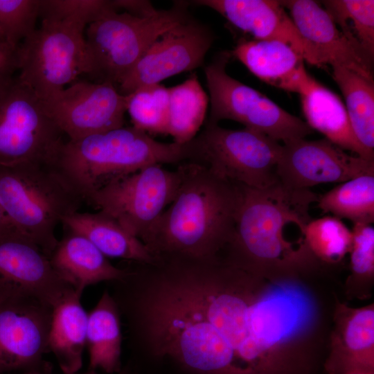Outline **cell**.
<instances>
[{"label":"cell","mask_w":374,"mask_h":374,"mask_svg":"<svg viewBox=\"0 0 374 374\" xmlns=\"http://www.w3.org/2000/svg\"><path fill=\"white\" fill-rule=\"evenodd\" d=\"M323 213H332L353 224L374 222V174L363 175L346 181L318 197Z\"/></svg>","instance_id":"obj_29"},{"label":"cell","mask_w":374,"mask_h":374,"mask_svg":"<svg viewBox=\"0 0 374 374\" xmlns=\"http://www.w3.org/2000/svg\"><path fill=\"white\" fill-rule=\"evenodd\" d=\"M125 96L132 127L147 134H168V88L160 83L148 84Z\"/></svg>","instance_id":"obj_30"},{"label":"cell","mask_w":374,"mask_h":374,"mask_svg":"<svg viewBox=\"0 0 374 374\" xmlns=\"http://www.w3.org/2000/svg\"><path fill=\"white\" fill-rule=\"evenodd\" d=\"M230 57L229 53H221L204 68L211 104L206 122L218 124L224 119L235 121L283 143L305 139L313 132L306 122L230 76L226 71Z\"/></svg>","instance_id":"obj_9"},{"label":"cell","mask_w":374,"mask_h":374,"mask_svg":"<svg viewBox=\"0 0 374 374\" xmlns=\"http://www.w3.org/2000/svg\"><path fill=\"white\" fill-rule=\"evenodd\" d=\"M177 166L182 179L176 195L141 241L152 256H217L232 235L240 184L220 177L200 163Z\"/></svg>","instance_id":"obj_3"},{"label":"cell","mask_w":374,"mask_h":374,"mask_svg":"<svg viewBox=\"0 0 374 374\" xmlns=\"http://www.w3.org/2000/svg\"><path fill=\"white\" fill-rule=\"evenodd\" d=\"M21 374H51V373H21ZM74 374H101L100 373H98L97 371H93V370H88L86 372H84V373H74ZM117 374H125V373L121 370L119 373H118Z\"/></svg>","instance_id":"obj_37"},{"label":"cell","mask_w":374,"mask_h":374,"mask_svg":"<svg viewBox=\"0 0 374 374\" xmlns=\"http://www.w3.org/2000/svg\"><path fill=\"white\" fill-rule=\"evenodd\" d=\"M72 289L55 271L49 256L28 238L0 237V301L29 298L54 308Z\"/></svg>","instance_id":"obj_16"},{"label":"cell","mask_w":374,"mask_h":374,"mask_svg":"<svg viewBox=\"0 0 374 374\" xmlns=\"http://www.w3.org/2000/svg\"><path fill=\"white\" fill-rule=\"evenodd\" d=\"M42 102L69 140L122 127L127 112L125 95L109 82L75 80Z\"/></svg>","instance_id":"obj_13"},{"label":"cell","mask_w":374,"mask_h":374,"mask_svg":"<svg viewBox=\"0 0 374 374\" xmlns=\"http://www.w3.org/2000/svg\"><path fill=\"white\" fill-rule=\"evenodd\" d=\"M196 159L223 179L254 188L278 181L280 143L248 128L230 130L205 123L195 138Z\"/></svg>","instance_id":"obj_10"},{"label":"cell","mask_w":374,"mask_h":374,"mask_svg":"<svg viewBox=\"0 0 374 374\" xmlns=\"http://www.w3.org/2000/svg\"><path fill=\"white\" fill-rule=\"evenodd\" d=\"M182 179L175 170L153 164L93 193L90 203L140 240L174 199Z\"/></svg>","instance_id":"obj_11"},{"label":"cell","mask_w":374,"mask_h":374,"mask_svg":"<svg viewBox=\"0 0 374 374\" xmlns=\"http://www.w3.org/2000/svg\"><path fill=\"white\" fill-rule=\"evenodd\" d=\"M232 54L259 79L288 91L304 94L316 81L306 71L303 57L278 40H244Z\"/></svg>","instance_id":"obj_20"},{"label":"cell","mask_w":374,"mask_h":374,"mask_svg":"<svg viewBox=\"0 0 374 374\" xmlns=\"http://www.w3.org/2000/svg\"><path fill=\"white\" fill-rule=\"evenodd\" d=\"M214 37L197 21L189 19L162 34L118 83L127 95L137 88L201 66Z\"/></svg>","instance_id":"obj_14"},{"label":"cell","mask_w":374,"mask_h":374,"mask_svg":"<svg viewBox=\"0 0 374 374\" xmlns=\"http://www.w3.org/2000/svg\"><path fill=\"white\" fill-rule=\"evenodd\" d=\"M85 26L42 19L18 48L17 78L44 100L84 74Z\"/></svg>","instance_id":"obj_8"},{"label":"cell","mask_w":374,"mask_h":374,"mask_svg":"<svg viewBox=\"0 0 374 374\" xmlns=\"http://www.w3.org/2000/svg\"><path fill=\"white\" fill-rule=\"evenodd\" d=\"M56 161L0 167L1 208L15 227L48 256L58 242V224L85 202Z\"/></svg>","instance_id":"obj_5"},{"label":"cell","mask_w":374,"mask_h":374,"mask_svg":"<svg viewBox=\"0 0 374 374\" xmlns=\"http://www.w3.org/2000/svg\"><path fill=\"white\" fill-rule=\"evenodd\" d=\"M331 67L332 78L345 99L353 133L359 143L374 154L373 80L341 66Z\"/></svg>","instance_id":"obj_26"},{"label":"cell","mask_w":374,"mask_h":374,"mask_svg":"<svg viewBox=\"0 0 374 374\" xmlns=\"http://www.w3.org/2000/svg\"><path fill=\"white\" fill-rule=\"evenodd\" d=\"M240 201L232 235L222 256L250 271H292L312 267L305 230L318 196L287 188L278 181L265 188L240 184Z\"/></svg>","instance_id":"obj_2"},{"label":"cell","mask_w":374,"mask_h":374,"mask_svg":"<svg viewBox=\"0 0 374 374\" xmlns=\"http://www.w3.org/2000/svg\"><path fill=\"white\" fill-rule=\"evenodd\" d=\"M307 247L317 260L337 263L350 253L353 232L343 222L334 216L312 219L306 225Z\"/></svg>","instance_id":"obj_31"},{"label":"cell","mask_w":374,"mask_h":374,"mask_svg":"<svg viewBox=\"0 0 374 374\" xmlns=\"http://www.w3.org/2000/svg\"><path fill=\"white\" fill-rule=\"evenodd\" d=\"M122 321L116 303L108 289L88 312L86 348L88 370L117 374L121 370Z\"/></svg>","instance_id":"obj_24"},{"label":"cell","mask_w":374,"mask_h":374,"mask_svg":"<svg viewBox=\"0 0 374 374\" xmlns=\"http://www.w3.org/2000/svg\"><path fill=\"white\" fill-rule=\"evenodd\" d=\"M306 123L323 134L327 140L363 159L374 161L357 141L352 130L345 105L333 91L316 80L309 91L300 95Z\"/></svg>","instance_id":"obj_23"},{"label":"cell","mask_w":374,"mask_h":374,"mask_svg":"<svg viewBox=\"0 0 374 374\" xmlns=\"http://www.w3.org/2000/svg\"><path fill=\"white\" fill-rule=\"evenodd\" d=\"M192 3L215 10L254 39L284 42L309 64L326 66L316 49L301 35L280 1L199 0Z\"/></svg>","instance_id":"obj_17"},{"label":"cell","mask_w":374,"mask_h":374,"mask_svg":"<svg viewBox=\"0 0 374 374\" xmlns=\"http://www.w3.org/2000/svg\"><path fill=\"white\" fill-rule=\"evenodd\" d=\"M344 374H374V370H368V371H355L348 372Z\"/></svg>","instance_id":"obj_38"},{"label":"cell","mask_w":374,"mask_h":374,"mask_svg":"<svg viewBox=\"0 0 374 374\" xmlns=\"http://www.w3.org/2000/svg\"><path fill=\"white\" fill-rule=\"evenodd\" d=\"M18 70V49L0 46V83L13 77Z\"/></svg>","instance_id":"obj_35"},{"label":"cell","mask_w":374,"mask_h":374,"mask_svg":"<svg viewBox=\"0 0 374 374\" xmlns=\"http://www.w3.org/2000/svg\"><path fill=\"white\" fill-rule=\"evenodd\" d=\"M195 155L194 139L163 143L131 126L69 140L56 163L87 202L95 192L148 166L193 162Z\"/></svg>","instance_id":"obj_4"},{"label":"cell","mask_w":374,"mask_h":374,"mask_svg":"<svg viewBox=\"0 0 374 374\" xmlns=\"http://www.w3.org/2000/svg\"><path fill=\"white\" fill-rule=\"evenodd\" d=\"M53 311L34 299L0 301V374L51 373L45 355Z\"/></svg>","instance_id":"obj_12"},{"label":"cell","mask_w":374,"mask_h":374,"mask_svg":"<svg viewBox=\"0 0 374 374\" xmlns=\"http://www.w3.org/2000/svg\"><path fill=\"white\" fill-rule=\"evenodd\" d=\"M65 229L80 234L106 257L149 262L152 256L143 243L107 214L76 212L65 217Z\"/></svg>","instance_id":"obj_25"},{"label":"cell","mask_w":374,"mask_h":374,"mask_svg":"<svg viewBox=\"0 0 374 374\" xmlns=\"http://www.w3.org/2000/svg\"><path fill=\"white\" fill-rule=\"evenodd\" d=\"M168 89V134L175 143H186L203 125L209 99L195 73Z\"/></svg>","instance_id":"obj_27"},{"label":"cell","mask_w":374,"mask_h":374,"mask_svg":"<svg viewBox=\"0 0 374 374\" xmlns=\"http://www.w3.org/2000/svg\"><path fill=\"white\" fill-rule=\"evenodd\" d=\"M331 352L325 368L329 374L374 370V305L352 308L338 303Z\"/></svg>","instance_id":"obj_19"},{"label":"cell","mask_w":374,"mask_h":374,"mask_svg":"<svg viewBox=\"0 0 374 374\" xmlns=\"http://www.w3.org/2000/svg\"><path fill=\"white\" fill-rule=\"evenodd\" d=\"M221 256H159L141 267L124 305L142 374H289L285 345L301 323L288 293Z\"/></svg>","instance_id":"obj_1"},{"label":"cell","mask_w":374,"mask_h":374,"mask_svg":"<svg viewBox=\"0 0 374 374\" xmlns=\"http://www.w3.org/2000/svg\"><path fill=\"white\" fill-rule=\"evenodd\" d=\"M352 232V276L359 280L371 279L374 274V228L371 224H354Z\"/></svg>","instance_id":"obj_34"},{"label":"cell","mask_w":374,"mask_h":374,"mask_svg":"<svg viewBox=\"0 0 374 374\" xmlns=\"http://www.w3.org/2000/svg\"><path fill=\"white\" fill-rule=\"evenodd\" d=\"M325 10L355 51L369 65L374 56V1H322Z\"/></svg>","instance_id":"obj_28"},{"label":"cell","mask_w":374,"mask_h":374,"mask_svg":"<svg viewBox=\"0 0 374 374\" xmlns=\"http://www.w3.org/2000/svg\"><path fill=\"white\" fill-rule=\"evenodd\" d=\"M40 0H0V27L7 45L18 49L36 30Z\"/></svg>","instance_id":"obj_32"},{"label":"cell","mask_w":374,"mask_h":374,"mask_svg":"<svg viewBox=\"0 0 374 374\" xmlns=\"http://www.w3.org/2000/svg\"><path fill=\"white\" fill-rule=\"evenodd\" d=\"M63 134L17 77L0 83V167L56 161Z\"/></svg>","instance_id":"obj_7"},{"label":"cell","mask_w":374,"mask_h":374,"mask_svg":"<svg viewBox=\"0 0 374 374\" xmlns=\"http://www.w3.org/2000/svg\"><path fill=\"white\" fill-rule=\"evenodd\" d=\"M301 35L318 52L325 65L339 66L373 79L372 66L355 51L319 3L312 0L280 1Z\"/></svg>","instance_id":"obj_18"},{"label":"cell","mask_w":374,"mask_h":374,"mask_svg":"<svg viewBox=\"0 0 374 374\" xmlns=\"http://www.w3.org/2000/svg\"><path fill=\"white\" fill-rule=\"evenodd\" d=\"M187 4L146 15L114 9L104 13L86 30L84 74L118 84L157 39L190 19Z\"/></svg>","instance_id":"obj_6"},{"label":"cell","mask_w":374,"mask_h":374,"mask_svg":"<svg viewBox=\"0 0 374 374\" xmlns=\"http://www.w3.org/2000/svg\"><path fill=\"white\" fill-rule=\"evenodd\" d=\"M368 174H374V161L349 154L326 139H298L283 143L277 166L278 181L295 190L343 183Z\"/></svg>","instance_id":"obj_15"},{"label":"cell","mask_w":374,"mask_h":374,"mask_svg":"<svg viewBox=\"0 0 374 374\" xmlns=\"http://www.w3.org/2000/svg\"><path fill=\"white\" fill-rule=\"evenodd\" d=\"M112 9L117 10L113 0H40L39 17L87 26Z\"/></svg>","instance_id":"obj_33"},{"label":"cell","mask_w":374,"mask_h":374,"mask_svg":"<svg viewBox=\"0 0 374 374\" xmlns=\"http://www.w3.org/2000/svg\"><path fill=\"white\" fill-rule=\"evenodd\" d=\"M8 46V45H7V44L6 42L4 35L3 34L1 28L0 27V46Z\"/></svg>","instance_id":"obj_39"},{"label":"cell","mask_w":374,"mask_h":374,"mask_svg":"<svg viewBox=\"0 0 374 374\" xmlns=\"http://www.w3.org/2000/svg\"><path fill=\"white\" fill-rule=\"evenodd\" d=\"M49 258L59 277L82 294L89 286L121 278L125 269L114 265L87 238L65 229Z\"/></svg>","instance_id":"obj_21"},{"label":"cell","mask_w":374,"mask_h":374,"mask_svg":"<svg viewBox=\"0 0 374 374\" xmlns=\"http://www.w3.org/2000/svg\"><path fill=\"white\" fill-rule=\"evenodd\" d=\"M14 234L22 233L12 223L0 205V237Z\"/></svg>","instance_id":"obj_36"},{"label":"cell","mask_w":374,"mask_h":374,"mask_svg":"<svg viewBox=\"0 0 374 374\" xmlns=\"http://www.w3.org/2000/svg\"><path fill=\"white\" fill-rule=\"evenodd\" d=\"M81 294L69 291L53 308L48 335V349L64 374L78 373L86 348L88 312Z\"/></svg>","instance_id":"obj_22"}]
</instances>
